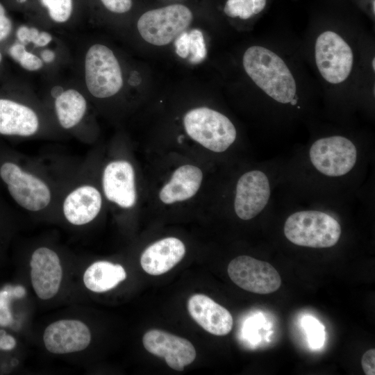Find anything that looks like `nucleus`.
I'll use <instances>...</instances> for the list:
<instances>
[{"label":"nucleus","mask_w":375,"mask_h":375,"mask_svg":"<svg viewBox=\"0 0 375 375\" xmlns=\"http://www.w3.org/2000/svg\"><path fill=\"white\" fill-rule=\"evenodd\" d=\"M192 19V12L188 6L175 3L144 12L138 20L137 28L145 42L162 47L175 40Z\"/></svg>","instance_id":"5"},{"label":"nucleus","mask_w":375,"mask_h":375,"mask_svg":"<svg viewBox=\"0 0 375 375\" xmlns=\"http://www.w3.org/2000/svg\"><path fill=\"white\" fill-rule=\"evenodd\" d=\"M102 6L109 12L124 14L131 10L133 0H99Z\"/></svg>","instance_id":"27"},{"label":"nucleus","mask_w":375,"mask_h":375,"mask_svg":"<svg viewBox=\"0 0 375 375\" xmlns=\"http://www.w3.org/2000/svg\"><path fill=\"white\" fill-rule=\"evenodd\" d=\"M85 80L88 91L97 98L110 97L122 89V68L109 47L95 44L89 48L85 58Z\"/></svg>","instance_id":"6"},{"label":"nucleus","mask_w":375,"mask_h":375,"mask_svg":"<svg viewBox=\"0 0 375 375\" xmlns=\"http://www.w3.org/2000/svg\"><path fill=\"white\" fill-rule=\"evenodd\" d=\"M14 298L10 285L0 291V326H7L12 323V317L10 309V302Z\"/></svg>","instance_id":"25"},{"label":"nucleus","mask_w":375,"mask_h":375,"mask_svg":"<svg viewBox=\"0 0 375 375\" xmlns=\"http://www.w3.org/2000/svg\"><path fill=\"white\" fill-rule=\"evenodd\" d=\"M375 350L371 349L365 352L361 359L362 369L366 375L375 374Z\"/></svg>","instance_id":"32"},{"label":"nucleus","mask_w":375,"mask_h":375,"mask_svg":"<svg viewBox=\"0 0 375 375\" xmlns=\"http://www.w3.org/2000/svg\"><path fill=\"white\" fill-rule=\"evenodd\" d=\"M52 40V35L46 31L40 32L38 36L33 42L36 47H42L49 44Z\"/></svg>","instance_id":"35"},{"label":"nucleus","mask_w":375,"mask_h":375,"mask_svg":"<svg viewBox=\"0 0 375 375\" xmlns=\"http://www.w3.org/2000/svg\"><path fill=\"white\" fill-rule=\"evenodd\" d=\"M308 156L318 172L328 177H339L353 169L358 151L350 139L334 135L315 140L309 149Z\"/></svg>","instance_id":"7"},{"label":"nucleus","mask_w":375,"mask_h":375,"mask_svg":"<svg viewBox=\"0 0 375 375\" xmlns=\"http://www.w3.org/2000/svg\"><path fill=\"white\" fill-rule=\"evenodd\" d=\"M12 24L6 15L4 6L0 2V41L6 39L11 32Z\"/></svg>","instance_id":"31"},{"label":"nucleus","mask_w":375,"mask_h":375,"mask_svg":"<svg viewBox=\"0 0 375 375\" xmlns=\"http://www.w3.org/2000/svg\"><path fill=\"white\" fill-rule=\"evenodd\" d=\"M317 70L328 83L340 85L349 78L354 66V52L338 33L326 30L319 34L314 45Z\"/></svg>","instance_id":"4"},{"label":"nucleus","mask_w":375,"mask_h":375,"mask_svg":"<svg viewBox=\"0 0 375 375\" xmlns=\"http://www.w3.org/2000/svg\"><path fill=\"white\" fill-rule=\"evenodd\" d=\"M31 278L35 292L41 299L53 297L59 290L62 271L60 259L53 250L37 249L32 254Z\"/></svg>","instance_id":"13"},{"label":"nucleus","mask_w":375,"mask_h":375,"mask_svg":"<svg viewBox=\"0 0 375 375\" xmlns=\"http://www.w3.org/2000/svg\"><path fill=\"white\" fill-rule=\"evenodd\" d=\"M10 290L14 298H22L26 294V290L22 285L10 286Z\"/></svg>","instance_id":"37"},{"label":"nucleus","mask_w":375,"mask_h":375,"mask_svg":"<svg viewBox=\"0 0 375 375\" xmlns=\"http://www.w3.org/2000/svg\"><path fill=\"white\" fill-rule=\"evenodd\" d=\"M18 62L28 71H37L43 66V62L38 56L27 51L24 52Z\"/></svg>","instance_id":"28"},{"label":"nucleus","mask_w":375,"mask_h":375,"mask_svg":"<svg viewBox=\"0 0 375 375\" xmlns=\"http://www.w3.org/2000/svg\"><path fill=\"white\" fill-rule=\"evenodd\" d=\"M39 127L36 113L29 107L16 101L0 99V134L30 136Z\"/></svg>","instance_id":"17"},{"label":"nucleus","mask_w":375,"mask_h":375,"mask_svg":"<svg viewBox=\"0 0 375 375\" xmlns=\"http://www.w3.org/2000/svg\"><path fill=\"white\" fill-rule=\"evenodd\" d=\"M55 109L60 124L68 129L81 122L86 112L87 102L78 91L69 89L56 99Z\"/></svg>","instance_id":"21"},{"label":"nucleus","mask_w":375,"mask_h":375,"mask_svg":"<svg viewBox=\"0 0 375 375\" xmlns=\"http://www.w3.org/2000/svg\"><path fill=\"white\" fill-rule=\"evenodd\" d=\"M242 66L266 96L280 104H296L297 81L285 61L276 52L263 46H251L243 54Z\"/></svg>","instance_id":"1"},{"label":"nucleus","mask_w":375,"mask_h":375,"mask_svg":"<svg viewBox=\"0 0 375 375\" xmlns=\"http://www.w3.org/2000/svg\"><path fill=\"white\" fill-rule=\"evenodd\" d=\"M185 253V247L179 239L166 238L153 243L143 251L140 264L147 274L158 276L172 269Z\"/></svg>","instance_id":"16"},{"label":"nucleus","mask_w":375,"mask_h":375,"mask_svg":"<svg viewBox=\"0 0 375 375\" xmlns=\"http://www.w3.org/2000/svg\"><path fill=\"white\" fill-rule=\"evenodd\" d=\"M183 125L192 140L217 153L226 151L237 136L234 124L226 115L207 107L189 110L184 116Z\"/></svg>","instance_id":"3"},{"label":"nucleus","mask_w":375,"mask_h":375,"mask_svg":"<svg viewBox=\"0 0 375 375\" xmlns=\"http://www.w3.org/2000/svg\"><path fill=\"white\" fill-rule=\"evenodd\" d=\"M372 67L373 68V70L374 71V58L373 59V60L372 61Z\"/></svg>","instance_id":"39"},{"label":"nucleus","mask_w":375,"mask_h":375,"mask_svg":"<svg viewBox=\"0 0 375 375\" xmlns=\"http://www.w3.org/2000/svg\"><path fill=\"white\" fill-rule=\"evenodd\" d=\"M40 33L35 27H28L25 25L20 26L16 33L17 38L20 43L24 44L30 42L33 43Z\"/></svg>","instance_id":"29"},{"label":"nucleus","mask_w":375,"mask_h":375,"mask_svg":"<svg viewBox=\"0 0 375 375\" xmlns=\"http://www.w3.org/2000/svg\"><path fill=\"white\" fill-rule=\"evenodd\" d=\"M126 273L123 267L107 261H97L85 272V287L94 292H104L115 288L125 280Z\"/></svg>","instance_id":"20"},{"label":"nucleus","mask_w":375,"mask_h":375,"mask_svg":"<svg viewBox=\"0 0 375 375\" xmlns=\"http://www.w3.org/2000/svg\"><path fill=\"white\" fill-rule=\"evenodd\" d=\"M64 92V90L62 87L60 85H56L53 88H52L51 90V94L53 97L56 99L58 97L62 92Z\"/></svg>","instance_id":"38"},{"label":"nucleus","mask_w":375,"mask_h":375,"mask_svg":"<svg viewBox=\"0 0 375 375\" xmlns=\"http://www.w3.org/2000/svg\"><path fill=\"white\" fill-rule=\"evenodd\" d=\"M1 60H2V55H1V53L0 52V62H1Z\"/></svg>","instance_id":"40"},{"label":"nucleus","mask_w":375,"mask_h":375,"mask_svg":"<svg viewBox=\"0 0 375 375\" xmlns=\"http://www.w3.org/2000/svg\"><path fill=\"white\" fill-rule=\"evenodd\" d=\"M174 41L176 54L182 58H187L189 56V33L183 31Z\"/></svg>","instance_id":"30"},{"label":"nucleus","mask_w":375,"mask_h":375,"mask_svg":"<svg viewBox=\"0 0 375 375\" xmlns=\"http://www.w3.org/2000/svg\"><path fill=\"white\" fill-rule=\"evenodd\" d=\"M103 188L106 198L122 208H131L136 201L135 174L127 161L110 162L103 174Z\"/></svg>","instance_id":"14"},{"label":"nucleus","mask_w":375,"mask_h":375,"mask_svg":"<svg viewBox=\"0 0 375 375\" xmlns=\"http://www.w3.org/2000/svg\"><path fill=\"white\" fill-rule=\"evenodd\" d=\"M41 58L42 60L46 63H51L54 61L56 58V54L52 50L47 49H44L41 52Z\"/></svg>","instance_id":"36"},{"label":"nucleus","mask_w":375,"mask_h":375,"mask_svg":"<svg viewBox=\"0 0 375 375\" xmlns=\"http://www.w3.org/2000/svg\"><path fill=\"white\" fill-rule=\"evenodd\" d=\"M283 232L294 244L315 248H329L339 241L342 233L339 222L329 214L320 210L294 212L288 217Z\"/></svg>","instance_id":"2"},{"label":"nucleus","mask_w":375,"mask_h":375,"mask_svg":"<svg viewBox=\"0 0 375 375\" xmlns=\"http://www.w3.org/2000/svg\"><path fill=\"white\" fill-rule=\"evenodd\" d=\"M16 341L15 338L7 335L3 330H0V349L9 351L15 348Z\"/></svg>","instance_id":"33"},{"label":"nucleus","mask_w":375,"mask_h":375,"mask_svg":"<svg viewBox=\"0 0 375 375\" xmlns=\"http://www.w3.org/2000/svg\"><path fill=\"white\" fill-rule=\"evenodd\" d=\"M101 207L99 192L92 186L83 185L67 195L63 203V212L71 224L83 225L97 217Z\"/></svg>","instance_id":"18"},{"label":"nucleus","mask_w":375,"mask_h":375,"mask_svg":"<svg viewBox=\"0 0 375 375\" xmlns=\"http://www.w3.org/2000/svg\"><path fill=\"white\" fill-rule=\"evenodd\" d=\"M26 51L25 46L23 44L15 43L10 48L9 53L15 61L19 62Z\"/></svg>","instance_id":"34"},{"label":"nucleus","mask_w":375,"mask_h":375,"mask_svg":"<svg viewBox=\"0 0 375 375\" xmlns=\"http://www.w3.org/2000/svg\"><path fill=\"white\" fill-rule=\"evenodd\" d=\"M188 310L192 318L209 333L223 336L232 330L233 319L230 312L205 294L191 296Z\"/></svg>","instance_id":"15"},{"label":"nucleus","mask_w":375,"mask_h":375,"mask_svg":"<svg viewBox=\"0 0 375 375\" xmlns=\"http://www.w3.org/2000/svg\"><path fill=\"white\" fill-rule=\"evenodd\" d=\"M227 272L235 284L250 292L270 294L281 285V278L272 265L249 256H239L233 259Z\"/></svg>","instance_id":"8"},{"label":"nucleus","mask_w":375,"mask_h":375,"mask_svg":"<svg viewBox=\"0 0 375 375\" xmlns=\"http://www.w3.org/2000/svg\"><path fill=\"white\" fill-rule=\"evenodd\" d=\"M189 33V56L192 64L201 62L206 57L207 50L202 31L194 28Z\"/></svg>","instance_id":"24"},{"label":"nucleus","mask_w":375,"mask_h":375,"mask_svg":"<svg viewBox=\"0 0 375 375\" xmlns=\"http://www.w3.org/2000/svg\"><path fill=\"white\" fill-rule=\"evenodd\" d=\"M43 340L49 352L64 354L85 349L90 342L91 334L88 327L82 322L62 319L47 327Z\"/></svg>","instance_id":"12"},{"label":"nucleus","mask_w":375,"mask_h":375,"mask_svg":"<svg viewBox=\"0 0 375 375\" xmlns=\"http://www.w3.org/2000/svg\"><path fill=\"white\" fill-rule=\"evenodd\" d=\"M202 178L203 173L199 167L191 165L181 166L161 189L160 199L166 204L189 199L199 190Z\"/></svg>","instance_id":"19"},{"label":"nucleus","mask_w":375,"mask_h":375,"mask_svg":"<svg viewBox=\"0 0 375 375\" xmlns=\"http://www.w3.org/2000/svg\"><path fill=\"white\" fill-rule=\"evenodd\" d=\"M0 176L12 199L22 208L38 211L49 203V187L38 177L23 172L17 165L4 162L0 167Z\"/></svg>","instance_id":"9"},{"label":"nucleus","mask_w":375,"mask_h":375,"mask_svg":"<svg viewBox=\"0 0 375 375\" xmlns=\"http://www.w3.org/2000/svg\"><path fill=\"white\" fill-rule=\"evenodd\" d=\"M268 3L269 0H226L223 10L230 18L248 20L260 15Z\"/></svg>","instance_id":"22"},{"label":"nucleus","mask_w":375,"mask_h":375,"mask_svg":"<svg viewBox=\"0 0 375 375\" xmlns=\"http://www.w3.org/2000/svg\"><path fill=\"white\" fill-rule=\"evenodd\" d=\"M305 326L308 333L310 343L315 348H319L323 344L324 330L323 327L313 318L305 319Z\"/></svg>","instance_id":"26"},{"label":"nucleus","mask_w":375,"mask_h":375,"mask_svg":"<svg viewBox=\"0 0 375 375\" xmlns=\"http://www.w3.org/2000/svg\"><path fill=\"white\" fill-rule=\"evenodd\" d=\"M272 194L270 181L261 170L244 173L238 179L234 200L237 216L249 220L258 215L267 206Z\"/></svg>","instance_id":"10"},{"label":"nucleus","mask_w":375,"mask_h":375,"mask_svg":"<svg viewBox=\"0 0 375 375\" xmlns=\"http://www.w3.org/2000/svg\"><path fill=\"white\" fill-rule=\"evenodd\" d=\"M49 18L56 23L63 24L70 19L74 12V0H39Z\"/></svg>","instance_id":"23"},{"label":"nucleus","mask_w":375,"mask_h":375,"mask_svg":"<svg viewBox=\"0 0 375 375\" xmlns=\"http://www.w3.org/2000/svg\"><path fill=\"white\" fill-rule=\"evenodd\" d=\"M142 342L149 353L163 358L168 366L176 371H183L196 358V350L189 340L162 330L147 331Z\"/></svg>","instance_id":"11"}]
</instances>
